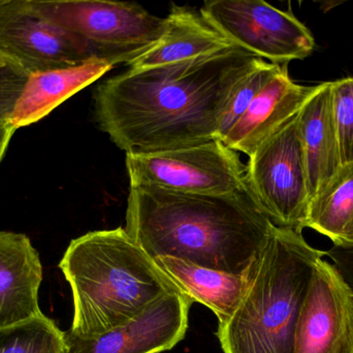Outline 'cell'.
Segmentation results:
<instances>
[{
	"label": "cell",
	"mask_w": 353,
	"mask_h": 353,
	"mask_svg": "<svg viewBox=\"0 0 353 353\" xmlns=\"http://www.w3.org/2000/svg\"><path fill=\"white\" fill-rule=\"evenodd\" d=\"M263 58L234 45L193 59L128 68L97 85V126L126 155L217 140L220 120Z\"/></svg>",
	"instance_id": "1"
},
{
	"label": "cell",
	"mask_w": 353,
	"mask_h": 353,
	"mask_svg": "<svg viewBox=\"0 0 353 353\" xmlns=\"http://www.w3.org/2000/svg\"><path fill=\"white\" fill-rule=\"evenodd\" d=\"M128 233L152 257L245 274L263 250L272 222L248 187L223 195L185 194L130 186Z\"/></svg>",
	"instance_id": "2"
},
{
	"label": "cell",
	"mask_w": 353,
	"mask_h": 353,
	"mask_svg": "<svg viewBox=\"0 0 353 353\" xmlns=\"http://www.w3.org/2000/svg\"><path fill=\"white\" fill-rule=\"evenodd\" d=\"M59 269L74 300L70 333L82 339L121 327L163 294L181 292L122 227L74 238Z\"/></svg>",
	"instance_id": "3"
},
{
	"label": "cell",
	"mask_w": 353,
	"mask_h": 353,
	"mask_svg": "<svg viewBox=\"0 0 353 353\" xmlns=\"http://www.w3.org/2000/svg\"><path fill=\"white\" fill-rule=\"evenodd\" d=\"M323 256L302 232L272 226L246 271V288L234 314L218 325L223 352L292 353L313 269Z\"/></svg>",
	"instance_id": "4"
},
{
	"label": "cell",
	"mask_w": 353,
	"mask_h": 353,
	"mask_svg": "<svg viewBox=\"0 0 353 353\" xmlns=\"http://www.w3.org/2000/svg\"><path fill=\"white\" fill-rule=\"evenodd\" d=\"M46 20L72 35L92 59L128 66L159 41L165 18L134 2L28 0Z\"/></svg>",
	"instance_id": "5"
},
{
	"label": "cell",
	"mask_w": 353,
	"mask_h": 353,
	"mask_svg": "<svg viewBox=\"0 0 353 353\" xmlns=\"http://www.w3.org/2000/svg\"><path fill=\"white\" fill-rule=\"evenodd\" d=\"M245 182L273 225L303 231L310 198L299 113L249 157Z\"/></svg>",
	"instance_id": "6"
},
{
	"label": "cell",
	"mask_w": 353,
	"mask_h": 353,
	"mask_svg": "<svg viewBox=\"0 0 353 353\" xmlns=\"http://www.w3.org/2000/svg\"><path fill=\"white\" fill-rule=\"evenodd\" d=\"M130 186H149L185 194L223 195L246 186L239 153L222 141L125 159Z\"/></svg>",
	"instance_id": "7"
},
{
	"label": "cell",
	"mask_w": 353,
	"mask_h": 353,
	"mask_svg": "<svg viewBox=\"0 0 353 353\" xmlns=\"http://www.w3.org/2000/svg\"><path fill=\"white\" fill-rule=\"evenodd\" d=\"M199 12L230 43L271 64L303 60L315 49L312 32L290 10L263 0H213Z\"/></svg>",
	"instance_id": "8"
},
{
	"label": "cell",
	"mask_w": 353,
	"mask_h": 353,
	"mask_svg": "<svg viewBox=\"0 0 353 353\" xmlns=\"http://www.w3.org/2000/svg\"><path fill=\"white\" fill-rule=\"evenodd\" d=\"M292 353H353V294L334 265L315 263Z\"/></svg>",
	"instance_id": "9"
},
{
	"label": "cell",
	"mask_w": 353,
	"mask_h": 353,
	"mask_svg": "<svg viewBox=\"0 0 353 353\" xmlns=\"http://www.w3.org/2000/svg\"><path fill=\"white\" fill-rule=\"evenodd\" d=\"M0 53L28 75L95 60L74 37L39 16L28 0H0Z\"/></svg>",
	"instance_id": "10"
},
{
	"label": "cell",
	"mask_w": 353,
	"mask_h": 353,
	"mask_svg": "<svg viewBox=\"0 0 353 353\" xmlns=\"http://www.w3.org/2000/svg\"><path fill=\"white\" fill-rule=\"evenodd\" d=\"M193 300L182 292H170L150 303L121 327L91 339L65 333V353H159L184 339Z\"/></svg>",
	"instance_id": "11"
},
{
	"label": "cell",
	"mask_w": 353,
	"mask_h": 353,
	"mask_svg": "<svg viewBox=\"0 0 353 353\" xmlns=\"http://www.w3.org/2000/svg\"><path fill=\"white\" fill-rule=\"evenodd\" d=\"M321 84L305 86L294 82L288 75V64H284L259 91L222 142L228 149L250 157L301 111Z\"/></svg>",
	"instance_id": "12"
},
{
	"label": "cell",
	"mask_w": 353,
	"mask_h": 353,
	"mask_svg": "<svg viewBox=\"0 0 353 353\" xmlns=\"http://www.w3.org/2000/svg\"><path fill=\"white\" fill-rule=\"evenodd\" d=\"M43 267L28 236L0 231V330L43 314L39 292Z\"/></svg>",
	"instance_id": "13"
},
{
	"label": "cell",
	"mask_w": 353,
	"mask_h": 353,
	"mask_svg": "<svg viewBox=\"0 0 353 353\" xmlns=\"http://www.w3.org/2000/svg\"><path fill=\"white\" fill-rule=\"evenodd\" d=\"M113 68L101 60H88L77 66L28 75L10 116V126L17 131L39 122Z\"/></svg>",
	"instance_id": "14"
},
{
	"label": "cell",
	"mask_w": 353,
	"mask_h": 353,
	"mask_svg": "<svg viewBox=\"0 0 353 353\" xmlns=\"http://www.w3.org/2000/svg\"><path fill=\"white\" fill-rule=\"evenodd\" d=\"M299 128L311 200L342 168L331 82L321 83L319 91L303 106L299 112Z\"/></svg>",
	"instance_id": "15"
},
{
	"label": "cell",
	"mask_w": 353,
	"mask_h": 353,
	"mask_svg": "<svg viewBox=\"0 0 353 353\" xmlns=\"http://www.w3.org/2000/svg\"><path fill=\"white\" fill-rule=\"evenodd\" d=\"M165 20L163 37L146 53L130 62L128 68L175 64L234 46L192 8L173 6Z\"/></svg>",
	"instance_id": "16"
},
{
	"label": "cell",
	"mask_w": 353,
	"mask_h": 353,
	"mask_svg": "<svg viewBox=\"0 0 353 353\" xmlns=\"http://www.w3.org/2000/svg\"><path fill=\"white\" fill-rule=\"evenodd\" d=\"M154 260L179 290L216 315L218 325H223L234 314L246 288V273L216 271L174 257Z\"/></svg>",
	"instance_id": "17"
},
{
	"label": "cell",
	"mask_w": 353,
	"mask_h": 353,
	"mask_svg": "<svg viewBox=\"0 0 353 353\" xmlns=\"http://www.w3.org/2000/svg\"><path fill=\"white\" fill-rule=\"evenodd\" d=\"M305 228L327 236L334 246L353 247V164L342 166L311 199Z\"/></svg>",
	"instance_id": "18"
},
{
	"label": "cell",
	"mask_w": 353,
	"mask_h": 353,
	"mask_svg": "<svg viewBox=\"0 0 353 353\" xmlns=\"http://www.w3.org/2000/svg\"><path fill=\"white\" fill-rule=\"evenodd\" d=\"M65 352V333L43 314L0 330V353Z\"/></svg>",
	"instance_id": "19"
},
{
	"label": "cell",
	"mask_w": 353,
	"mask_h": 353,
	"mask_svg": "<svg viewBox=\"0 0 353 353\" xmlns=\"http://www.w3.org/2000/svg\"><path fill=\"white\" fill-rule=\"evenodd\" d=\"M281 68L282 66L279 64H271L267 60H263L239 84L222 114L218 128L217 140L223 141L226 135L248 109L259 91Z\"/></svg>",
	"instance_id": "20"
},
{
	"label": "cell",
	"mask_w": 353,
	"mask_h": 353,
	"mask_svg": "<svg viewBox=\"0 0 353 353\" xmlns=\"http://www.w3.org/2000/svg\"><path fill=\"white\" fill-rule=\"evenodd\" d=\"M334 120L342 166L353 164V77L331 82Z\"/></svg>",
	"instance_id": "21"
},
{
	"label": "cell",
	"mask_w": 353,
	"mask_h": 353,
	"mask_svg": "<svg viewBox=\"0 0 353 353\" xmlns=\"http://www.w3.org/2000/svg\"><path fill=\"white\" fill-rule=\"evenodd\" d=\"M27 78L28 74L17 64L0 68V126L10 124V116Z\"/></svg>",
	"instance_id": "22"
},
{
	"label": "cell",
	"mask_w": 353,
	"mask_h": 353,
	"mask_svg": "<svg viewBox=\"0 0 353 353\" xmlns=\"http://www.w3.org/2000/svg\"><path fill=\"white\" fill-rule=\"evenodd\" d=\"M325 254L334 261V267L353 294V247L333 246Z\"/></svg>",
	"instance_id": "23"
},
{
	"label": "cell",
	"mask_w": 353,
	"mask_h": 353,
	"mask_svg": "<svg viewBox=\"0 0 353 353\" xmlns=\"http://www.w3.org/2000/svg\"><path fill=\"white\" fill-rule=\"evenodd\" d=\"M14 132L16 131L10 124L0 126V164H1L4 155L8 151V144H10V139H12Z\"/></svg>",
	"instance_id": "24"
},
{
	"label": "cell",
	"mask_w": 353,
	"mask_h": 353,
	"mask_svg": "<svg viewBox=\"0 0 353 353\" xmlns=\"http://www.w3.org/2000/svg\"><path fill=\"white\" fill-rule=\"evenodd\" d=\"M14 64V62L10 61V60L8 59L3 54L0 53V68H2V66H8V64Z\"/></svg>",
	"instance_id": "25"
}]
</instances>
